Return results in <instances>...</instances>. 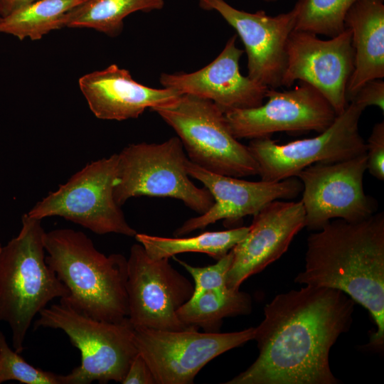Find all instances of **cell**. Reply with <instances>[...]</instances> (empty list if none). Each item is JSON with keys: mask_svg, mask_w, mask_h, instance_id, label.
Masks as SVG:
<instances>
[{"mask_svg": "<svg viewBox=\"0 0 384 384\" xmlns=\"http://www.w3.org/2000/svg\"><path fill=\"white\" fill-rule=\"evenodd\" d=\"M355 302L331 288L305 285L277 295L255 328L259 355L226 384H337L329 353L353 321Z\"/></svg>", "mask_w": 384, "mask_h": 384, "instance_id": "obj_1", "label": "cell"}, {"mask_svg": "<svg viewBox=\"0 0 384 384\" xmlns=\"http://www.w3.org/2000/svg\"><path fill=\"white\" fill-rule=\"evenodd\" d=\"M307 238L304 270L294 281L340 290L370 313L375 326L368 348L384 345V215L356 222L337 218Z\"/></svg>", "mask_w": 384, "mask_h": 384, "instance_id": "obj_2", "label": "cell"}, {"mask_svg": "<svg viewBox=\"0 0 384 384\" xmlns=\"http://www.w3.org/2000/svg\"><path fill=\"white\" fill-rule=\"evenodd\" d=\"M47 265L67 287L63 301L98 320L120 322L128 316L127 259L105 255L82 232L62 228L45 233Z\"/></svg>", "mask_w": 384, "mask_h": 384, "instance_id": "obj_3", "label": "cell"}, {"mask_svg": "<svg viewBox=\"0 0 384 384\" xmlns=\"http://www.w3.org/2000/svg\"><path fill=\"white\" fill-rule=\"evenodd\" d=\"M21 220L17 236L0 249V321L10 326L18 353L35 316L53 299L70 295L46 262L41 220L26 213Z\"/></svg>", "mask_w": 384, "mask_h": 384, "instance_id": "obj_4", "label": "cell"}, {"mask_svg": "<svg viewBox=\"0 0 384 384\" xmlns=\"http://www.w3.org/2000/svg\"><path fill=\"white\" fill-rule=\"evenodd\" d=\"M39 315L34 329H61L80 351V365L61 375L63 384L122 381L138 353L133 340L134 328L128 317L120 322L98 320L60 300L43 309Z\"/></svg>", "mask_w": 384, "mask_h": 384, "instance_id": "obj_5", "label": "cell"}, {"mask_svg": "<svg viewBox=\"0 0 384 384\" xmlns=\"http://www.w3.org/2000/svg\"><path fill=\"white\" fill-rule=\"evenodd\" d=\"M150 110L176 132L192 163L232 177L259 174L258 164L248 146L232 134L224 112L211 100L182 94L170 103Z\"/></svg>", "mask_w": 384, "mask_h": 384, "instance_id": "obj_6", "label": "cell"}, {"mask_svg": "<svg viewBox=\"0 0 384 384\" xmlns=\"http://www.w3.org/2000/svg\"><path fill=\"white\" fill-rule=\"evenodd\" d=\"M117 155L113 196L119 206L140 196L178 199L199 215L213 206L208 190L198 188L189 178L188 158L178 137L159 144H132Z\"/></svg>", "mask_w": 384, "mask_h": 384, "instance_id": "obj_7", "label": "cell"}, {"mask_svg": "<svg viewBox=\"0 0 384 384\" xmlns=\"http://www.w3.org/2000/svg\"><path fill=\"white\" fill-rule=\"evenodd\" d=\"M117 162L118 155L114 154L87 164L36 203L27 215L41 220L60 216L96 234L134 237L137 231L128 224L113 196Z\"/></svg>", "mask_w": 384, "mask_h": 384, "instance_id": "obj_8", "label": "cell"}, {"mask_svg": "<svg viewBox=\"0 0 384 384\" xmlns=\"http://www.w3.org/2000/svg\"><path fill=\"white\" fill-rule=\"evenodd\" d=\"M365 109L349 102L332 124L319 135L284 144L270 137L251 139L247 146L265 181H279L316 163H335L366 153L358 128Z\"/></svg>", "mask_w": 384, "mask_h": 384, "instance_id": "obj_9", "label": "cell"}, {"mask_svg": "<svg viewBox=\"0 0 384 384\" xmlns=\"http://www.w3.org/2000/svg\"><path fill=\"white\" fill-rule=\"evenodd\" d=\"M255 328L229 333L134 329V345L149 366L156 384H191L210 361L253 340Z\"/></svg>", "mask_w": 384, "mask_h": 384, "instance_id": "obj_10", "label": "cell"}, {"mask_svg": "<svg viewBox=\"0 0 384 384\" xmlns=\"http://www.w3.org/2000/svg\"><path fill=\"white\" fill-rule=\"evenodd\" d=\"M126 290L127 317L134 329L179 331L194 327L186 326L177 316L192 297L194 285L173 267L169 258L151 259L140 243L130 248Z\"/></svg>", "mask_w": 384, "mask_h": 384, "instance_id": "obj_11", "label": "cell"}, {"mask_svg": "<svg viewBox=\"0 0 384 384\" xmlns=\"http://www.w3.org/2000/svg\"><path fill=\"white\" fill-rule=\"evenodd\" d=\"M366 153L335 163H316L302 170L305 227L319 230L331 219L364 220L375 211V202L366 195L363 176Z\"/></svg>", "mask_w": 384, "mask_h": 384, "instance_id": "obj_12", "label": "cell"}, {"mask_svg": "<svg viewBox=\"0 0 384 384\" xmlns=\"http://www.w3.org/2000/svg\"><path fill=\"white\" fill-rule=\"evenodd\" d=\"M266 98L267 102L258 107L224 112L229 129L236 139L269 137L279 132L321 133L337 117L328 100L304 82L288 90L269 88Z\"/></svg>", "mask_w": 384, "mask_h": 384, "instance_id": "obj_13", "label": "cell"}, {"mask_svg": "<svg viewBox=\"0 0 384 384\" xmlns=\"http://www.w3.org/2000/svg\"><path fill=\"white\" fill-rule=\"evenodd\" d=\"M293 31L287 43V65L282 86L291 87L297 80L316 88L337 115L346 107V90L354 69V49L349 28L329 40Z\"/></svg>", "mask_w": 384, "mask_h": 384, "instance_id": "obj_14", "label": "cell"}, {"mask_svg": "<svg viewBox=\"0 0 384 384\" xmlns=\"http://www.w3.org/2000/svg\"><path fill=\"white\" fill-rule=\"evenodd\" d=\"M198 1L201 9L215 11L236 31L247 53V76L269 88L282 87L287 43L294 30L299 1L291 11L272 16L264 11L238 10L225 0Z\"/></svg>", "mask_w": 384, "mask_h": 384, "instance_id": "obj_15", "label": "cell"}, {"mask_svg": "<svg viewBox=\"0 0 384 384\" xmlns=\"http://www.w3.org/2000/svg\"><path fill=\"white\" fill-rule=\"evenodd\" d=\"M186 166L189 176L201 182L208 190L214 203L204 213L186 220L174 232L175 237L203 229L220 220L225 225L237 223L273 201L296 198L303 188L297 176L274 182L248 181L208 171L188 159Z\"/></svg>", "mask_w": 384, "mask_h": 384, "instance_id": "obj_16", "label": "cell"}, {"mask_svg": "<svg viewBox=\"0 0 384 384\" xmlns=\"http://www.w3.org/2000/svg\"><path fill=\"white\" fill-rule=\"evenodd\" d=\"M305 223L301 201L275 200L254 214L247 235L231 250L233 261L227 274V287L240 289L245 279L278 260Z\"/></svg>", "mask_w": 384, "mask_h": 384, "instance_id": "obj_17", "label": "cell"}, {"mask_svg": "<svg viewBox=\"0 0 384 384\" xmlns=\"http://www.w3.org/2000/svg\"><path fill=\"white\" fill-rule=\"evenodd\" d=\"M236 38L237 35L231 36L218 57L198 70L162 73L161 85L211 100L224 112L262 105L269 87L241 74L239 63L244 50L236 46Z\"/></svg>", "mask_w": 384, "mask_h": 384, "instance_id": "obj_18", "label": "cell"}, {"mask_svg": "<svg viewBox=\"0 0 384 384\" xmlns=\"http://www.w3.org/2000/svg\"><path fill=\"white\" fill-rule=\"evenodd\" d=\"M78 82L92 112L106 120L137 118L146 109L170 103L182 95L170 88L142 85L129 70L114 64L84 75Z\"/></svg>", "mask_w": 384, "mask_h": 384, "instance_id": "obj_19", "label": "cell"}, {"mask_svg": "<svg viewBox=\"0 0 384 384\" xmlns=\"http://www.w3.org/2000/svg\"><path fill=\"white\" fill-rule=\"evenodd\" d=\"M351 30L354 69L349 79L348 102L366 82L384 78V0H356L344 19Z\"/></svg>", "mask_w": 384, "mask_h": 384, "instance_id": "obj_20", "label": "cell"}, {"mask_svg": "<svg viewBox=\"0 0 384 384\" xmlns=\"http://www.w3.org/2000/svg\"><path fill=\"white\" fill-rule=\"evenodd\" d=\"M251 310L250 294L225 287L191 297L178 310L177 316L187 326L201 328L205 332H219L223 319L248 314Z\"/></svg>", "mask_w": 384, "mask_h": 384, "instance_id": "obj_21", "label": "cell"}, {"mask_svg": "<svg viewBox=\"0 0 384 384\" xmlns=\"http://www.w3.org/2000/svg\"><path fill=\"white\" fill-rule=\"evenodd\" d=\"M164 6V0H85L65 14L64 27L89 28L116 37L122 31L127 16Z\"/></svg>", "mask_w": 384, "mask_h": 384, "instance_id": "obj_22", "label": "cell"}, {"mask_svg": "<svg viewBox=\"0 0 384 384\" xmlns=\"http://www.w3.org/2000/svg\"><path fill=\"white\" fill-rule=\"evenodd\" d=\"M249 227L208 231L190 238H165L137 233V241L154 260L170 258L183 252L205 253L218 260L228 254L247 235Z\"/></svg>", "mask_w": 384, "mask_h": 384, "instance_id": "obj_23", "label": "cell"}, {"mask_svg": "<svg viewBox=\"0 0 384 384\" xmlns=\"http://www.w3.org/2000/svg\"><path fill=\"white\" fill-rule=\"evenodd\" d=\"M84 0H37L1 16L0 32L36 41L64 27L65 14Z\"/></svg>", "mask_w": 384, "mask_h": 384, "instance_id": "obj_24", "label": "cell"}, {"mask_svg": "<svg viewBox=\"0 0 384 384\" xmlns=\"http://www.w3.org/2000/svg\"><path fill=\"white\" fill-rule=\"evenodd\" d=\"M356 0H298L294 31L335 37L345 30L346 15Z\"/></svg>", "mask_w": 384, "mask_h": 384, "instance_id": "obj_25", "label": "cell"}, {"mask_svg": "<svg viewBox=\"0 0 384 384\" xmlns=\"http://www.w3.org/2000/svg\"><path fill=\"white\" fill-rule=\"evenodd\" d=\"M16 380L26 384H63L61 375L45 371L27 363L8 345L0 331V383Z\"/></svg>", "mask_w": 384, "mask_h": 384, "instance_id": "obj_26", "label": "cell"}, {"mask_svg": "<svg viewBox=\"0 0 384 384\" xmlns=\"http://www.w3.org/2000/svg\"><path fill=\"white\" fill-rule=\"evenodd\" d=\"M193 277L194 291L192 297L211 289L225 287L227 274L233 261V253L228 254L217 260V262L206 267H195L178 258L172 257Z\"/></svg>", "mask_w": 384, "mask_h": 384, "instance_id": "obj_27", "label": "cell"}, {"mask_svg": "<svg viewBox=\"0 0 384 384\" xmlns=\"http://www.w3.org/2000/svg\"><path fill=\"white\" fill-rule=\"evenodd\" d=\"M366 144V170L380 181L384 180V122L376 123Z\"/></svg>", "mask_w": 384, "mask_h": 384, "instance_id": "obj_28", "label": "cell"}, {"mask_svg": "<svg viewBox=\"0 0 384 384\" xmlns=\"http://www.w3.org/2000/svg\"><path fill=\"white\" fill-rule=\"evenodd\" d=\"M350 102L364 109L369 106H375L383 112L384 82L381 79L366 82L358 89Z\"/></svg>", "mask_w": 384, "mask_h": 384, "instance_id": "obj_29", "label": "cell"}, {"mask_svg": "<svg viewBox=\"0 0 384 384\" xmlns=\"http://www.w3.org/2000/svg\"><path fill=\"white\" fill-rule=\"evenodd\" d=\"M121 383L156 384L155 378L149 366L139 353L133 358Z\"/></svg>", "mask_w": 384, "mask_h": 384, "instance_id": "obj_30", "label": "cell"}, {"mask_svg": "<svg viewBox=\"0 0 384 384\" xmlns=\"http://www.w3.org/2000/svg\"><path fill=\"white\" fill-rule=\"evenodd\" d=\"M37 0H0V13L4 16L13 11Z\"/></svg>", "mask_w": 384, "mask_h": 384, "instance_id": "obj_31", "label": "cell"}, {"mask_svg": "<svg viewBox=\"0 0 384 384\" xmlns=\"http://www.w3.org/2000/svg\"><path fill=\"white\" fill-rule=\"evenodd\" d=\"M262 1H266V2H276L279 0H262Z\"/></svg>", "mask_w": 384, "mask_h": 384, "instance_id": "obj_32", "label": "cell"}, {"mask_svg": "<svg viewBox=\"0 0 384 384\" xmlns=\"http://www.w3.org/2000/svg\"><path fill=\"white\" fill-rule=\"evenodd\" d=\"M1 13H0V19H1Z\"/></svg>", "mask_w": 384, "mask_h": 384, "instance_id": "obj_33", "label": "cell"}, {"mask_svg": "<svg viewBox=\"0 0 384 384\" xmlns=\"http://www.w3.org/2000/svg\"><path fill=\"white\" fill-rule=\"evenodd\" d=\"M1 247H2V246H1V244H0V249H1Z\"/></svg>", "mask_w": 384, "mask_h": 384, "instance_id": "obj_34", "label": "cell"}, {"mask_svg": "<svg viewBox=\"0 0 384 384\" xmlns=\"http://www.w3.org/2000/svg\"><path fill=\"white\" fill-rule=\"evenodd\" d=\"M85 1V0H84Z\"/></svg>", "mask_w": 384, "mask_h": 384, "instance_id": "obj_35", "label": "cell"}]
</instances>
